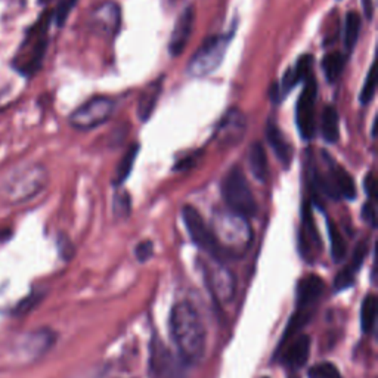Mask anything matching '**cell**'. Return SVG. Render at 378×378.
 I'll return each mask as SVG.
<instances>
[{"mask_svg":"<svg viewBox=\"0 0 378 378\" xmlns=\"http://www.w3.org/2000/svg\"><path fill=\"white\" fill-rule=\"evenodd\" d=\"M170 334L187 364L201 361L206 352V331L200 315L191 303L174 305L170 313Z\"/></svg>","mask_w":378,"mask_h":378,"instance_id":"1","label":"cell"},{"mask_svg":"<svg viewBox=\"0 0 378 378\" xmlns=\"http://www.w3.org/2000/svg\"><path fill=\"white\" fill-rule=\"evenodd\" d=\"M51 23V14H45L38 23L28 31L24 43L16 52L14 67L26 77L34 75L41 70L46 48H48V27Z\"/></svg>","mask_w":378,"mask_h":378,"instance_id":"2","label":"cell"},{"mask_svg":"<svg viewBox=\"0 0 378 378\" xmlns=\"http://www.w3.org/2000/svg\"><path fill=\"white\" fill-rule=\"evenodd\" d=\"M222 195L229 210L244 219L257 213V203L247 177L240 167H232L222 182Z\"/></svg>","mask_w":378,"mask_h":378,"instance_id":"3","label":"cell"},{"mask_svg":"<svg viewBox=\"0 0 378 378\" xmlns=\"http://www.w3.org/2000/svg\"><path fill=\"white\" fill-rule=\"evenodd\" d=\"M49 174L45 166L31 164L14 173L5 185V195L12 204L28 201L43 191L48 185Z\"/></svg>","mask_w":378,"mask_h":378,"instance_id":"4","label":"cell"},{"mask_svg":"<svg viewBox=\"0 0 378 378\" xmlns=\"http://www.w3.org/2000/svg\"><path fill=\"white\" fill-rule=\"evenodd\" d=\"M229 45V37L225 34H214L206 38L188 64V71L192 77H206L221 67L226 49Z\"/></svg>","mask_w":378,"mask_h":378,"instance_id":"5","label":"cell"},{"mask_svg":"<svg viewBox=\"0 0 378 378\" xmlns=\"http://www.w3.org/2000/svg\"><path fill=\"white\" fill-rule=\"evenodd\" d=\"M115 103L108 96H95L70 115V125L77 130H92L110 120Z\"/></svg>","mask_w":378,"mask_h":378,"instance_id":"6","label":"cell"},{"mask_svg":"<svg viewBox=\"0 0 378 378\" xmlns=\"http://www.w3.org/2000/svg\"><path fill=\"white\" fill-rule=\"evenodd\" d=\"M185 364L182 357H177L160 337H152L149 346V368L155 378H185Z\"/></svg>","mask_w":378,"mask_h":378,"instance_id":"7","label":"cell"},{"mask_svg":"<svg viewBox=\"0 0 378 378\" xmlns=\"http://www.w3.org/2000/svg\"><path fill=\"white\" fill-rule=\"evenodd\" d=\"M182 217L185 226L192 238V241L203 248L206 253L213 256L214 258H222L226 251L225 248L219 243V240L214 235V231L209 228V225L204 222L203 216L198 213L196 209L192 206H185L182 210Z\"/></svg>","mask_w":378,"mask_h":378,"instance_id":"8","label":"cell"},{"mask_svg":"<svg viewBox=\"0 0 378 378\" xmlns=\"http://www.w3.org/2000/svg\"><path fill=\"white\" fill-rule=\"evenodd\" d=\"M317 96L316 82L310 75L303 88V92L298 98L297 107H295V123L303 139H312L316 132L315 125V103Z\"/></svg>","mask_w":378,"mask_h":378,"instance_id":"9","label":"cell"},{"mask_svg":"<svg viewBox=\"0 0 378 378\" xmlns=\"http://www.w3.org/2000/svg\"><path fill=\"white\" fill-rule=\"evenodd\" d=\"M246 123V117L241 111L229 110L217 127V141L221 142L222 147H229L241 142L247 129Z\"/></svg>","mask_w":378,"mask_h":378,"instance_id":"10","label":"cell"},{"mask_svg":"<svg viewBox=\"0 0 378 378\" xmlns=\"http://www.w3.org/2000/svg\"><path fill=\"white\" fill-rule=\"evenodd\" d=\"M194 21H195V12L192 6H188L181 15H179L169 43V52L172 56L182 55V52L185 51L187 43L192 34Z\"/></svg>","mask_w":378,"mask_h":378,"instance_id":"11","label":"cell"},{"mask_svg":"<svg viewBox=\"0 0 378 378\" xmlns=\"http://www.w3.org/2000/svg\"><path fill=\"white\" fill-rule=\"evenodd\" d=\"M92 26L96 33L104 37L114 36L120 27V8L114 2L103 4L93 12Z\"/></svg>","mask_w":378,"mask_h":378,"instance_id":"12","label":"cell"},{"mask_svg":"<svg viewBox=\"0 0 378 378\" xmlns=\"http://www.w3.org/2000/svg\"><path fill=\"white\" fill-rule=\"evenodd\" d=\"M324 281L317 275H308L298 281L297 285V308L313 309L324 293Z\"/></svg>","mask_w":378,"mask_h":378,"instance_id":"13","label":"cell"},{"mask_svg":"<svg viewBox=\"0 0 378 378\" xmlns=\"http://www.w3.org/2000/svg\"><path fill=\"white\" fill-rule=\"evenodd\" d=\"M309 353H310V337L305 334L293 337V340L283 353V362L288 368L298 369L305 367V364L308 362Z\"/></svg>","mask_w":378,"mask_h":378,"instance_id":"14","label":"cell"},{"mask_svg":"<svg viewBox=\"0 0 378 378\" xmlns=\"http://www.w3.org/2000/svg\"><path fill=\"white\" fill-rule=\"evenodd\" d=\"M206 276H207V283L213 291V294L221 298V300L226 302L229 298L233 295L235 291V283H233V278L232 275L221 268H206Z\"/></svg>","mask_w":378,"mask_h":378,"instance_id":"15","label":"cell"},{"mask_svg":"<svg viewBox=\"0 0 378 378\" xmlns=\"http://www.w3.org/2000/svg\"><path fill=\"white\" fill-rule=\"evenodd\" d=\"M266 137L271 148L273 149L275 155L278 157V160L281 162L283 166L288 167L291 160H293V149L291 145L287 142V139L284 137L283 132L278 129L275 123H269L266 127Z\"/></svg>","mask_w":378,"mask_h":378,"instance_id":"16","label":"cell"},{"mask_svg":"<svg viewBox=\"0 0 378 378\" xmlns=\"http://www.w3.org/2000/svg\"><path fill=\"white\" fill-rule=\"evenodd\" d=\"M310 65H312L310 55H303L297 59V63L291 68H288L283 77V85L280 88L281 96L287 95L295 85L303 80L310 70Z\"/></svg>","mask_w":378,"mask_h":378,"instance_id":"17","label":"cell"},{"mask_svg":"<svg viewBox=\"0 0 378 378\" xmlns=\"http://www.w3.org/2000/svg\"><path fill=\"white\" fill-rule=\"evenodd\" d=\"M248 167L251 174L257 179L258 182H266L268 174H269V167H268V155L261 142L251 144L248 149Z\"/></svg>","mask_w":378,"mask_h":378,"instance_id":"18","label":"cell"},{"mask_svg":"<svg viewBox=\"0 0 378 378\" xmlns=\"http://www.w3.org/2000/svg\"><path fill=\"white\" fill-rule=\"evenodd\" d=\"M321 132L327 142L334 144L340 137V118L332 105L325 107L321 117Z\"/></svg>","mask_w":378,"mask_h":378,"instance_id":"19","label":"cell"},{"mask_svg":"<svg viewBox=\"0 0 378 378\" xmlns=\"http://www.w3.org/2000/svg\"><path fill=\"white\" fill-rule=\"evenodd\" d=\"M313 315V309H306V308H297L295 313L291 316V320L284 331V335H283V340H281V345H280V349L284 347L288 340H291L293 337H295V334L300 331L309 321L310 317Z\"/></svg>","mask_w":378,"mask_h":378,"instance_id":"20","label":"cell"},{"mask_svg":"<svg viewBox=\"0 0 378 378\" xmlns=\"http://www.w3.org/2000/svg\"><path fill=\"white\" fill-rule=\"evenodd\" d=\"M160 93H162V82L149 86L142 93L141 99H139V107H137V114L142 122H147L151 117L154 108L157 107V101H158V98H160Z\"/></svg>","mask_w":378,"mask_h":378,"instance_id":"21","label":"cell"},{"mask_svg":"<svg viewBox=\"0 0 378 378\" xmlns=\"http://www.w3.org/2000/svg\"><path fill=\"white\" fill-rule=\"evenodd\" d=\"M137 154H139V144H133L127 149V152L123 155L122 162L118 163V166L115 169V174H114V179H112V184L115 187H120V185H123L126 182V179L130 176V173L133 170Z\"/></svg>","mask_w":378,"mask_h":378,"instance_id":"22","label":"cell"},{"mask_svg":"<svg viewBox=\"0 0 378 378\" xmlns=\"http://www.w3.org/2000/svg\"><path fill=\"white\" fill-rule=\"evenodd\" d=\"M361 33V18L356 12H347L345 18V33H343V42L346 52L350 53L353 48L356 46L357 37H359Z\"/></svg>","mask_w":378,"mask_h":378,"instance_id":"23","label":"cell"},{"mask_svg":"<svg viewBox=\"0 0 378 378\" xmlns=\"http://www.w3.org/2000/svg\"><path fill=\"white\" fill-rule=\"evenodd\" d=\"M377 297L374 294H369L364 298L362 308H361V327L365 334H371L375 327L377 320Z\"/></svg>","mask_w":378,"mask_h":378,"instance_id":"24","label":"cell"},{"mask_svg":"<svg viewBox=\"0 0 378 378\" xmlns=\"http://www.w3.org/2000/svg\"><path fill=\"white\" fill-rule=\"evenodd\" d=\"M343 68H345V58L340 52L328 53L322 59V70H324L327 80L330 83H334L337 78L340 77Z\"/></svg>","mask_w":378,"mask_h":378,"instance_id":"25","label":"cell"},{"mask_svg":"<svg viewBox=\"0 0 378 378\" xmlns=\"http://www.w3.org/2000/svg\"><path fill=\"white\" fill-rule=\"evenodd\" d=\"M327 228H328V235L331 241V256L334 258V262H342L346 256V241L342 235V232L338 231L335 224L332 221H327Z\"/></svg>","mask_w":378,"mask_h":378,"instance_id":"26","label":"cell"},{"mask_svg":"<svg viewBox=\"0 0 378 378\" xmlns=\"http://www.w3.org/2000/svg\"><path fill=\"white\" fill-rule=\"evenodd\" d=\"M112 210H114V216L117 219L129 217V214L132 211V196L129 195L127 191L115 192L114 201H112Z\"/></svg>","mask_w":378,"mask_h":378,"instance_id":"27","label":"cell"},{"mask_svg":"<svg viewBox=\"0 0 378 378\" xmlns=\"http://www.w3.org/2000/svg\"><path fill=\"white\" fill-rule=\"evenodd\" d=\"M375 89H377V77H375V65H371L369 67V71H368V75H367V80H365V85L361 90V95H359V101L362 105H367L372 101V98L375 95Z\"/></svg>","mask_w":378,"mask_h":378,"instance_id":"28","label":"cell"},{"mask_svg":"<svg viewBox=\"0 0 378 378\" xmlns=\"http://www.w3.org/2000/svg\"><path fill=\"white\" fill-rule=\"evenodd\" d=\"M309 378H342L340 371L330 362H322L309 369Z\"/></svg>","mask_w":378,"mask_h":378,"instance_id":"29","label":"cell"},{"mask_svg":"<svg viewBox=\"0 0 378 378\" xmlns=\"http://www.w3.org/2000/svg\"><path fill=\"white\" fill-rule=\"evenodd\" d=\"M75 4H77V0H63V2L59 4V6L55 11V23L58 27L64 26L70 12L74 9Z\"/></svg>","mask_w":378,"mask_h":378,"instance_id":"30","label":"cell"},{"mask_svg":"<svg viewBox=\"0 0 378 378\" xmlns=\"http://www.w3.org/2000/svg\"><path fill=\"white\" fill-rule=\"evenodd\" d=\"M303 225H305V228L308 231V236H310L316 244L320 243V238H317L316 228L313 225V216H312V209H310L309 203L303 204Z\"/></svg>","mask_w":378,"mask_h":378,"instance_id":"31","label":"cell"},{"mask_svg":"<svg viewBox=\"0 0 378 378\" xmlns=\"http://www.w3.org/2000/svg\"><path fill=\"white\" fill-rule=\"evenodd\" d=\"M135 254L137 257L139 262H147L148 258L154 254V246L151 241H142L139 243L136 250H135Z\"/></svg>","mask_w":378,"mask_h":378,"instance_id":"32","label":"cell"},{"mask_svg":"<svg viewBox=\"0 0 378 378\" xmlns=\"http://www.w3.org/2000/svg\"><path fill=\"white\" fill-rule=\"evenodd\" d=\"M362 219L367 224H369L372 228H375L377 219H375V207H374L372 201H368V203L364 204V207H362Z\"/></svg>","mask_w":378,"mask_h":378,"instance_id":"33","label":"cell"},{"mask_svg":"<svg viewBox=\"0 0 378 378\" xmlns=\"http://www.w3.org/2000/svg\"><path fill=\"white\" fill-rule=\"evenodd\" d=\"M59 248H61V253L65 258H68L73 254V244L67 240L65 236H61V240H59Z\"/></svg>","mask_w":378,"mask_h":378,"instance_id":"34","label":"cell"},{"mask_svg":"<svg viewBox=\"0 0 378 378\" xmlns=\"http://www.w3.org/2000/svg\"><path fill=\"white\" fill-rule=\"evenodd\" d=\"M198 157H200V152H195V154H192L191 157H187L182 163H179V164L176 166V169H179V170H185V169H188V167H192V166L195 164V162L198 160Z\"/></svg>","mask_w":378,"mask_h":378,"instance_id":"35","label":"cell"},{"mask_svg":"<svg viewBox=\"0 0 378 378\" xmlns=\"http://www.w3.org/2000/svg\"><path fill=\"white\" fill-rule=\"evenodd\" d=\"M365 191L369 198L375 196V177L374 174H368L365 177Z\"/></svg>","mask_w":378,"mask_h":378,"instance_id":"36","label":"cell"},{"mask_svg":"<svg viewBox=\"0 0 378 378\" xmlns=\"http://www.w3.org/2000/svg\"><path fill=\"white\" fill-rule=\"evenodd\" d=\"M362 6H364V12L367 18L371 19L372 18V0H362Z\"/></svg>","mask_w":378,"mask_h":378,"instance_id":"37","label":"cell"},{"mask_svg":"<svg viewBox=\"0 0 378 378\" xmlns=\"http://www.w3.org/2000/svg\"><path fill=\"white\" fill-rule=\"evenodd\" d=\"M9 229H6V231H4V233H0V240H5V238H6V240H8V238H9Z\"/></svg>","mask_w":378,"mask_h":378,"instance_id":"38","label":"cell"},{"mask_svg":"<svg viewBox=\"0 0 378 378\" xmlns=\"http://www.w3.org/2000/svg\"><path fill=\"white\" fill-rule=\"evenodd\" d=\"M375 136H377V118L372 123V137H375Z\"/></svg>","mask_w":378,"mask_h":378,"instance_id":"39","label":"cell"},{"mask_svg":"<svg viewBox=\"0 0 378 378\" xmlns=\"http://www.w3.org/2000/svg\"><path fill=\"white\" fill-rule=\"evenodd\" d=\"M291 378H298V377H291Z\"/></svg>","mask_w":378,"mask_h":378,"instance_id":"40","label":"cell"},{"mask_svg":"<svg viewBox=\"0 0 378 378\" xmlns=\"http://www.w3.org/2000/svg\"><path fill=\"white\" fill-rule=\"evenodd\" d=\"M265 378H266V377H265Z\"/></svg>","mask_w":378,"mask_h":378,"instance_id":"41","label":"cell"}]
</instances>
